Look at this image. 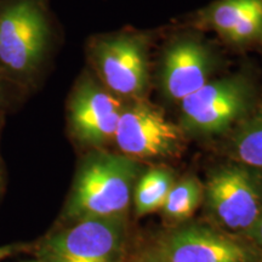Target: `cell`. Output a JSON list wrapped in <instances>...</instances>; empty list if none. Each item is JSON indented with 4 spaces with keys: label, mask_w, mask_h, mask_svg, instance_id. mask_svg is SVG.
Wrapping results in <instances>:
<instances>
[{
    "label": "cell",
    "mask_w": 262,
    "mask_h": 262,
    "mask_svg": "<svg viewBox=\"0 0 262 262\" xmlns=\"http://www.w3.org/2000/svg\"><path fill=\"white\" fill-rule=\"evenodd\" d=\"M228 152L235 163L262 172V106H255L233 127Z\"/></svg>",
    "instance_id": "obj_12"
},
{
    "label": "cell",
    "mask_w": 262,
    "mask_h": 262,
    "mask_svg": "<svg viewBox=\"0 0 262 262\" xmlns=\"http://www.w3.org/2000/svg\"><path fill=\"white\" fill-rule=\"evenodd\" d=\"M153 249L165 262H262L251 242L204 225L168 231Z\"/></svg>",
    "instance_id": "obj_9"
},
{
    "label": "cell",
    "mask_w": 262,
    "mask_h": 262,
    "mask_svg": "<svg viewBox=\"0 0 262 262\" xmlns=\"http://www.w3.org/2000/svg\"><path fill=\"white\" fill-rule=\"evenodd\" d=\"M125 100L111 93L90 70L79 75L67 102L71 136L88 149H102L114 140Z\"/></svg>",
    "instance_id": "obj_8"
},
{
    "label": "cell",
    "mask_w": 262,
    "mask_h": 262,
    "mask_svg": "<svg viewBox=\"0 0 262 262\" xmlns=\"http://www.w3.org/2000/svg\"><path fill=\"white\" fill-rule=\"evenodd\" d=\"M38 262H40V261H38Z\"/></svg>",
    "instance_id": "obj_20"
},
{
    "label": "cell",
    "mask_w": 262,
    "mask_h": 262,
    "mask_svg": "<svg viewBox=\"0 0 262 262\" xmlns=\"http://www.w3.org/2000/svg\"><path fill=\"white\" fill-rule=\"evenodd\" d=\"M198 21L232 44L262 42V0H217L203 10Z\"/></svg>",
    "instance_id": "obj_11"
},
{
    "label": "cell",
    "mask_w": 262,
    "mask_h": 262,
    "mask_svg": "<svg viewBox=\"0 0 262 262\" xmlns=\"http://www.w3.org/2000/svg\"><path fill=\"white\" fill-rule=\"evenodd\" d=\"M56 41L49 0H0V78L26 97L45 78Z\"/></svg>",
    "instance_id": "obj_1"
},
{
    "label": "cell",
    "mask_w": 262,
    "mask_h": 262,
    "mask_svg": "<svg viewBox=\"0 0 262 262\" xmlns=\"http://www.w3.org/2000/svg\"><path fill=\"white\" fill-rule=\"evenodd\" d=\"M141 175L136 159L91 149L81 158L62 217L67 224L98 217H126Z\"/></svg>",
    "instance_id": "obj_2"
},
{
    "label": "cell",
    "mask_w": 262,
    "mask_h": 262,
    "mask_svg": "<svg viewBox=\"0 0 262 262\" xmlns=\"http://www.w3.org/2000/svg\"><path fill=\"white\" fill-rule=\"evenodd\" d=\"M249 242H251V243H253L262 254V211L256 226H255L253 232H251L250 237H249Z\"/></svg>",
    "instance_id": "obj_18"
},
{
    "label": "cell",
    "mask_w": 262,
    "mask_h": 262,
    "mask_svg": "<svg viewBox=\"0 0 262 262\" xmlns=\"http://www.w3.org/2000/svg\"><path fill=\"white\" fill-rule=\"evenodd\" d=\"M113 141L133 159L173 158L185 148V131L145 97L130 98L124 102Z\"/></svg>",
    "instance_id": "obj_7"
},
{
    "label": "cell",
    "mask_w": 262,
    "mask_h": 262,
    "mask_svg": "<svg viewBox=\"0 0 262 262\" xmlns=\"http://www.w3.org/2000/svg\"><path fill=\"white\" fill-rule=\"evenodd\" d=\"M127 262H165V261L159 256V254L157 253L155 249L150 248L148 250L140 253L139 255H135V256Z\"/></svg>",
    "instance_id": "obj_16"
},
{
    "label": "cell",
    "mask_w": 262,
    "mask_h": 262,
    "mask_svg": "<svg viewBox=\"0 0 262 262\" xmlns=\"http://www.w3.org/2000/svg\"><path fill=\"white\" fill-rule=\"evenodd\" d=\"M89 70L118 97H143L149 81L148 44L135 33L91 37L86 45Z\"/></svg>",
    "instance_id": "obj_6"
},
{
    "label": "cell",
    "mask_w": 262,
    "mask_h": 262,
    "mask_svg": "<svg viewBox=\"0 0 262 262\" xmlns=\"http://www.w3.org/2000/svg\"><path fill=\"white\" fill-rule=\"evenodd\" d=\"M173 183L172 172L166 169L156 168L141 172L133 194L135 214L142 216L162 209Z\"/></svg>",
    "instance_id": "obj_13"
},
{
    "label": "cell",
    "mask_w": 262,
    "mask_h": 262,
    "mask_svg": "<svg viewBox=\"0 0 262 262\" xmlns=\"http://www.w3.org/2000/svg\"><path fill=\"white\" fill-rule=\"evenodd\" d=\"M203 202L216 227L249 241L262 211V172L235 162L221 166L204 185Z\"/></svg>",
    "instance_id": "obj_3"
},
{
    "label": "cell",
    "mask_w": 262,
    "mask_h": 262,
    "mask_svg": "<svg viewBox=\"0 0 262 262\" xmlns=\"http://www.w3.org/2000/svg\"><path fill=\"white\" fill-rule=\"evenodd\" d=\"M31 249V245H25V244H9L4 245V247H0V261L5 260L12 255L21 253V251L28 250Z\"/></svg>",
    "instance_id": "obj_17"
},
{
    "label": "cell",
    "mask_w": 262,
    "mask_h": 262,
    "mask_svg": "<svg viewBox=\"0 0 262 262\" xmlns=\"http://www.w3.org/2000/svg\"><path fill=\"white\" fill-rule=\"evenodd\" d=\"M0 125H2V118H0ZM3 183V163H2V157H0V187H2Z\"/></svg>",
    "instance_id": "obj_19"
},
{
    "label": "cell",
    "mask_w": 262,
    "mask_h": 262,
    "mask_svg": "<svg viewBox=\"0 0 262 262\" xmlns=\"http://www.w3.org/2000/svg\"><path fill=\"white\" fill-rule=\"evenodd\" d=\"M216 56L204 41L186 37L173 41L163 56L160 86L166 98L181 102L211 80Z\"/></svg>",
    "instance_id": "obj_10"
},
{
    "label": "cell",
    "mask_w": 262,
    "mask_h": 262,
    "mask_svg": "<svg viewBox=\"0 0 262 262\" xmlns=\"http://www.w3.org/2000/svg\"><path fill=\"white\" fill-rule=\"evenodd\" d=\"M255 100L256 86L245 72L210 80L180 102V126L193 135H220L253 111Z\"/></svg>",
    "instance_id": "obj_4"
},
{
    "label": "cell",
    "mask_w": 262,
    "mask_h": 262,
    "mask_svg": "<svg viewBox=\"0 0 262 262\" xmlns=\"http://www.w3.org/2000/svg\"><path fill=\"white\" fill-rule=\"evenodd\" d=\"M204 186L195 178H185L170 189L162 211L168 220L185 221L191 217L203 202Z\"/></svg>",
    "instance_id": "obj_14"
},
{
    "label": "cell",
    "mask_w": 262,
    "mask_h": 262,
    "mask_svg": "<svg viewBox=\"0 0 262 262\" xmlns=\"http://www.w3.org/2000/svg\"><path fill=\"white\" fill-rule=\"evenodd\" d=\"M127 242L126 217L74 221L39 242L40 262H124Z\"/></svg>",
    "instance_id": "obj_5"
},
{
    "label": "cell",
    "mask_w": 262,
    "mask_h": 262,
    "mask_svg": "<svg viewBox=\"0 0 262 262\" xmlns=\"http://www.w3.org/2000/svg\"><path fill=\"white\" fill-rule=\"evenodd\" d=\"M25 97L24 94L0 78V118L4 116L6 111L17 104Z\"/></svg>",
    "instance_id": "obj_15"
}]
</instances>
